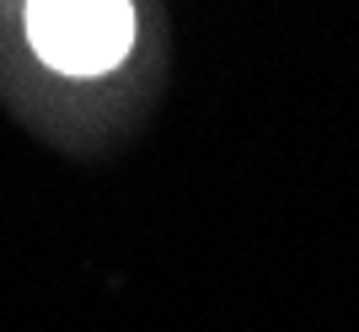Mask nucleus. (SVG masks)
Listing matches in <instances>:
<instances>
[{
  "mask_svg": "<svg viewBox=\"0 0 359 332\" xmlns=\"http://www.w3.org/2000/svg\"><path fill=\"white\" fill-rule=\"evenodd\" d=\"M27 43L65 76H107L135 48L129 0H27Z\"/></svg>",
  "mask_w": 359,
  "mask_h": 332,
  "instance_id": "nucleus-1",
  "label": "nucleus"
}]
</instances>
